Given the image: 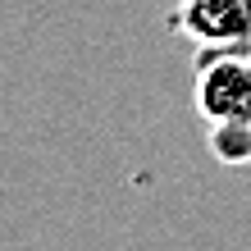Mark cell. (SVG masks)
<instances>
[{
	"mask_svg": "<svg viewBox=\"0 0 251 251\" xmlns=\"http://www.w3.org/2000/svg\"><path fill=\"white\" fill-rule=\"evenodd\" d=\"M192 105L205 128H251V50H201L192 73Z\"/></svg>",
	"mask_w": 251,
	"mask_h": 251,
	"instance_id": "1",
	"label": "cell"
},
{
	"mask_svg": "<svg viewBox=\"0 0 251 251\" xmlns=\"http://www.w3.org/2000/svg\"><path fill=\"white\" fill-rule=\"evenodd\" d=\"M169 27L201 50H251V0H174Z\"/></svg>",
	"mask_w": 251,
	"mask_h": 251,
	"instance_id": "2",
	"label": "cell"
},
{
	"mask_svg": "<svg viewBox=\"0 0 251 251\" xmlns=\"http://www.w3.org/2000/svg\"><path fill=\"white\" fill-rule=\"evenodd\" d=\"M210 151H215L219 165L247 169L251 165V128H242V124H219V128H210Z\"/></svg>",
	"mask_w": 251,
	"mask_h": 251,
	"instance_id": "3",
	"label": "cell"
}]
</instances>
